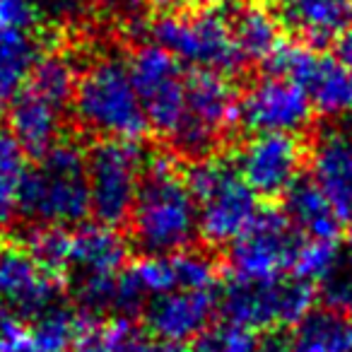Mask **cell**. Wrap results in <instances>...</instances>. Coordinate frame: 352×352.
<instances>
[{"instance_id": "cell-28", "label": "cell", "mask_w": 352, "mask_h": 352, "mask_svg": "<svg viewBox=\"0 0 352 352\" xmlns=\"http://www.w3.org/2000/svg\"><path fill=\"white\" fill-rule=\"evenodd\" d=\"M196 345L201 352H280L278 340L261 338L230 323L208 331L201 340H196Z\"/></svg>"}, {"instance_id": "cell-19", "label": "cell", "mask_w": 352, "mask_h": 352, "mask_svg": "<svg viewBox=\"0 0 352 352\" xmlns=\"http://www.w3.org/2000/svg\"><path fill=\"white\" fill-rule=\"evenodd\" d=\"M230 30L241 65L268 63L283 46V27L273 10L256 3L230 8Z\"/></svg>"}, {"instance_id": "cell-31", "label": "cell", "mask_w": 352, "mask_h": 352, "mask_svg": "<svg viewBox=\"0 0 352 352\" xmlns=\"http://www.w3.org/2000/svg\"><path fill=\"white\" fill-rule=\"evenodd\" d=\"M147 3H152V6L160 8V10H164V12H174V10L186 8V3H191V0H147Z\"/></svg>"}, {"instance_id": "cell-14", "label": "cell", "mask_w": 352, "mask_h": 352, "mask_svg": "<svg viewBox=\"0 0 352 352\" xmlns=\"http://www.w3.org/2000/svg\"><path fill=\"white\" fill-rule=\"evenodd\" d=\"M307 147L297 135H254L236 152V169L258 198H285L302 179Z\"/></svg>"}, {"instance_id": "cell-10", "label": "cell", "mask_w": 352, "mask_h": 352, "mask_svg": "<svg viewBox=\"0 0 352 352\" xmlns=\"http://www.w3.org/2000/svg\"><path fill=\"white\" fill-rule=\"evenodd\" d=\"M128 70L147 126L169 142L186 111V70L174 56L152 41L138 46L135 54L128 58Z\"/></svg>"}, {"instance_id": "cell-1", "label": "cell", "mask_w": 352, "mask_h": 352, "mask_svg": "<svg viewBox=\"0 0 352 352\" xmlns=\"http://www.w3.org/2000/svg\"><path fill=\"white\" fill-rule=\"evenodd\" d=\"M131 241L142 256L188 251L198 236V206L174 157L150 155L128 215Z\"/></svg>"}, {"instance_id": "cell-24", "label": "cell", "mask_w": 352, "mask_h": 352, "mask_svg": "<svg viewBox=\"0 0 352 352\" xmlns=\"http://www.w3.org/2000/svg\"><path fill=\"white\" fill-rule=\"evenodd\" d=\"M75 85H78V70L63 51H46L32 73L27 89L39 94L41 99L51 102L54 107L68 111L73 107Z\"/></svg>"}, {"instance_id": "cell-29", "label": "cell", "mask_w": 352, "mask_h": 352, "mask_svg": "<svg viewBox=\"0 0 352 352\" xmlns=\"http://www.w3.org/2000/svg\"><path fill=\"white\" fill-rule=\"evenodd\" d=\"M39 3L36 0H0V30L36 32Z\"/></svg>"}, {"instance_id": "cell-33", "label": "cell", "mask_w": 352, "mask_h": 352, "mask_svg": "<svg viewBox=\"0 0 352 352\" xmlns=\"http://www.w3.org/2000/svg\"><path fill=\"white\" fill-rule=\"evenodd\" d=\"M162 352H201V347L196 345V342H191V345H176V347H164Z\"/></svg>"}, {"instance_id": "cell-21", "label": "cell", "mask_w": 352, "mask_h": 352, "mask_svg": "<svg viewBox=\"0 0 352 352\" xmlns=\"http://www.w3.org/2000/svg\"><path fill=\"white\" fill-rule=\"evenodd\" d=\"M280 352H352V321L333 309H311L285 338Z\"/></svg>"}, {"instance_id": "cell-17", "label": "cell", "mask_w": 352, "mask_h": 352, "mask_svg": "<svg viewBox=\"0 0 352 352\" xmlns=\"http://www.w3.org/2000/svg\"><path fill=\"white\" fill-rule=\"evenodd\" d=\"M128 239L118 234L116 227H75L70 239L68 275H73V283L116 278L128 265Z\"/></svg>"}, {"instance_id": "cell-27", "label": "cell", "mask_w": 352, "mask_h": 352, "mask_svg": "<svg viewBox=\"0 0 352 352\" xmlns=\"http://www.w3.org/2000/svg\"><path fill=\"white\" fill-rule=\"evenodd\" d=\"M70 239L73 230L63 227H34L27 249L36 258L41 268H46L51 275L63 280L68 275V261H70Z\"/></svg>"}, {"instance_id": "cell-32", "label": "cell", "mask_w": 352, "mask_h": 352, "mask_svg": "<svg viewBox=\"0 0 352 352\" xmlns=\"http://www.w3.org/2000/svg\"><path fill=\"white\" fill-rule=\"evenodd\" d=\"M17 210L15 208H8V206H0V232L6 230L8 225H10L12 220H15Z\"/></svg>"}, {"instance_id": "cell-16", "label": "cell", "mask_w": 352, "mask_h": 352, "mask_svg": "<svg viewBox=\"0 0 352 352\" xmlns=\"http://www.w3.org/2000/svg\"><path fill=\"white\" fill-rule=\"evenodd\" d=\"M273 15L299 44H336L352 25V0H273Z\"/></svg>"}, {"instance_id": "cell-26", "label": "cell", "mask_w": 352, "mask_h": 352, "mask_svg": "<svg viewBox=\"0 0 352 352\" xmlns=\"http://www.w3.org/2000/svg\"><path fill=\"white\" fill-rule=\"evenodd\" d=\"M27 171H30V155L22 150L10 128L0 126V206L17 210V196Z\"/></svg>"}, {"instance_id": "cell-18", "label": "cell", "mask_w": 352, "mask_h": 352, "mask_svg": "<svg viewBox=\"0 0 352 352\" xmlns=\"http://www.w3.org/2000/svg\"><path fill=\"white\" fill-rule=\"evenodd\" d=\"M63 109L25 87L8 111V128L27 155L41 157L63 140Z\"/></svg>"}, {"instance_id": "cell-13", "label": "cell", "mask_w": 352, "mask_h": 352, "mask_svg": "<svg viewBox=\"0 0 352 352\" xmlns=\"http://www.w3.org/2000/svg\"><path fill=\"white\" fill-rule=\"evenodd\" d=\"M314 109L294 82L265 73L241 92L239 126L251 135H297L309 128Z\"/></svg>"}, {"instance_id": "cell-6", "label": "cell", "mask_w": 352, "mask_h": 352, "mask_svg": "<svg viewBox=\"0 0 352 352\" xmlns=\"http://www.w3.org/2000/svg\"><path fill=\"white\" fill-rule=\"evenodd\" d=\"M316 302V287L297 278L241 280L227 278L220 289V314L225 323L249 333H275L292 328Z\"/></svg>"}, {"instance_id": "cell-3", "label": "cell", "mask_w": 352, "mask_h": 352, "mask_svg": "<svg viewBox=\"0 0 352 352\" xmlns=\"http://www.w3.org/2000/svg\"><path fill=\"white\" fill-rule=\"evenodd\" d=\"M70 109L82 131L99 140L140 142L150 131L128 60L118 56H102L78 73Z\"/></svg>"}, {"instance_id": "cell-34", "label": "cell", "mask_w": 352, "mask_h": 352, "mask_svg": "<svg viewBox=\"0 0 352 352\" xmlns=\"http://www.w3.org/2000/svg\"><path fill=\"white\" fill-rule=\"evenodd\" d=\"M342 256H345V261H347V263L352 265V239H350V241H347V244H345V249H342Z\"/></svg>"}, {"instance_id": "cell-23", "label": "cell", "mask_w": 352, "mask_h": 352, "mask_svg": "<svg viewBox=\"0 0 352 352\" xmlns=\"http://www.w3.org/2000/svg\"><path fill=\"white\" fill-rule=\"evenodd\" d=\"M73 352H162L160 345L131 318H89Z\"/></svg>"}, {"instance_id": "cell-4", "label": "cell", "mask_w": 352, "mask_h": 352, "mask_svg": "<svg viewBox=\"0 0 352 352\" xmlns=\"http://www.w3.org/2000/svg\"><path fill=\"white\" fill-rule=\"evenodd\" d=\"M186 182L198 206V236L210 246H230L261 210L258 196L230 157L196 160Z\"/></svg>"}, {"instance_id": "cell-15", "label": "cell", "mask_w": 352, "mask_h": 352, "mask_svg": "<svg viewBox=\"0 0 352 352\" xmlns=\"http://www.w3.org/2000/svg\"><path fill=\"white\" fill-rule=\"evenodd\" d=\"M220 311V289H174L145 307V331L166 347L191 345L210 331Z\"/></svg>"}, {"instance_id": "cell-36", "label": "cell", "mask_w": 352, "mask_h": 352, "mask_svg": "<svg viewBox=\"0 0 352 352\" xmlns=\"http://www.w3.org/2000/svg\"><path fill=\"white\" fill-rule=\"evenodd\" d=\"M49 3H54V6H58V8H68L70 3H75V0H49Z\"/></svg>"}, {"instance_id": "cell-7", "label": "cell", "mask_w": 352, "mask_h": 352, "mask_svg": "<svg viewBox=\"0 0 352 352\" xmlns=\"http://www.w3.org/2000/svg\"><path fill=\"white\" fill-rule=\"evenodd\" d=\"M239 89L227 75L191 70L186 82V111L171 145L179 155L203 160L239 126Z\"/></svg>"}, {"instance_id": "cell-5", "label": "cell", "mask_w": 352, "mask_h": 352, "mask_svg": "<svg viewBox=\"0 0 352 352\" xmlns=\"http://www.w3.org/2000/svg\"><path fill=\"white\" fill-rule=\"evenodd\" d=\"M150 39L184 68L222 75L241 68L230 30V8L196 6L162 12L150 25Z\"/></svg>"}, {"instance_id": "cell-2", "label": "cell", "mask_w": 352, "mask_h": 352, "mask_svg": "<svg viewBox=\"0 0 352 352\" xmlns=\"http://www.w3.org/2000/svg\"><path fill=\"white\" fill-rule=\"evenodd\" d=\"M17 212L34 227L75 230L92 215L89 210L87 152L70 140H60L30 164Z\"/></svg>"}, {"instance_id": "cell-9", "label": "cell", "mask_w": 352, "mask_h": 352, "mask_svg": "<svg viewBox=\"0 0 352 352\" xmlns=\"http://www.w3.org/2000/svg\"><path fill=\"white\" fill-rule=\"evenodd\" d=\"M265 73L294 82L307 94L311 109L328 121L352 118V70H347L336 56L299 41L285 44L265 63Z\"/></svg>"}, {"instance_id": "cell-11", "label": "cell", "mask_w": 352, "mask_h": 352, "mask_svg": "<svg viewBox=\"0 0 352 352\" xmlns=\"http://www.w3.org/2000/svg\"><path fill=\"white\" fill-rule=\"evenodd\" d=\"M302 239L283 210L261 208L251 225L227 246L230 278L270 280L289 275Z\"/></svg>"}, {"instance_id": "cell-20", "label": "cell", "mask_w": 352, "mask_h": 352, "mask_svg": "<svg viewBox=\"0 0 352 352\" xmlns=\"http://www.w3.org/2000/svg\"><path fill=\"white\" fill-rule=\"evenodd\" d=\"M44 54L36 32L0 30V116L10 111Z\"/></svg>"}, {"instance_id": "cell-8", "label": "cell", "mask_w": 352, "mask_h": 352, "mask_svg": "<svg viewBox=\"0 0 352 352\" xmlns=\"http://www.w3.org/2000/svg\"><path fill=\"white\" fill-rule=\"evenodd\" d=\"M145 164L147 155L140 142L99 140L87 152L89 210L97 225L118 227L128 222Z\"/></svg>"}, {"instance_id": "cell-30", "label": "cell", "mask_w": 352, "mask_h": 352, "mask_svg": "<svg viewBox=\"0 0 352 352\" xmlns=\"http://www.w3.org/2000/svg\"><path fill=\"white\" fill-rule=\"evenodd\" d=\"M336 58L340 60L347 70H352V25H350V30L336 41Z\"/></svg>"}, {"instance_id": "cell-12", "label": "cell", "mask_w": 352, "mask_h": 352, "mask_svg": "<svg viewBox=\"0 0 352 352\" xmlns=\"http://www.w3.org/2000/svg\"><path fill=\"white\" fill-rule=\"evenodd\" d=\"M309 182L323 193L338 225L352 230V118L328 121L307 147Z\"/></svg>"}, {"instance_id": "cell-22", "label": "cell", "mask_w": 352, "mask_h": 352, "mask_svg": "<svg viewBox=\"0 0 352 352\" xmlns=\"http://www.w3.org/2000/svg\"><path fill=\"white\" fill-rule=\"evenodd\" d=\"M283 212L304 239H338V225L323 193L309 179H299L283 198Z\"/></svg>"}, {"instance_id": "cell-35", "label": "cell", "mask_w": 352, "mask_h": 352, "mask_svg": "<svg viewBox=\"0 0 352 352\" xmlns=\"http://www.w3.org/2000/svg\"><path fill=\"white\" fill-rule=\"evenodd\" d=\"M198 3H203V6H225L227 0H198Z\"/></svg>"}, {"instance_id": "cell-25", "label": "cell", "mask_w": 352, "mask_h": 352, "mask_svg": "<svg viewBox=\"0 0 352 352\" xmlns=\"http://www.w3.org/2000/svg\"><path fill=\"white\" fill-rule=\"evenodd\" d=\"M342 258V249L338 239H302L294 254L289 278H297L307 285H321L336 270Z\"/></svg>"}]
</instances>
